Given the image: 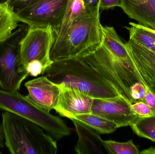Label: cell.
<instances>
[{"mask_svg":"<svg viewBox=\"0 0 155 154\" xmlns=\"http://www.w3.org/2000/svg\"><path fill=\"white\" fill-rule=\"evenodd\" d=\"M130 95L135 102L143 101L146 94V88L139 81L134 83L130 88Z\"/></svg>","mask_w":155,"mask_h":154,"instance_id":"603a6c76","label":"cell"},{"mask_svg":"<svg viewBox=\"0 0 155 154\" xmlns=\"http://www.w3.org/2000/svg\"><path fill=\"white\" fill-rule=\"evenodd\" d=\"M100 14L85 12L74 20L64 36L54 42L51 52L53 61L79 57L102 42Z\"/></svg>","mask_w":155,"mask_h":154,"instance_id":"3957f363","label":"cell"},{"mask_svg":"<svg viewBox=\"0 0 155 154\" xmlns=\"http://www.w3.org/2000/svg\"><path fill=\"white\" fill-rule=\"evenodd\" d=\"M71 119L77 120L101 134H111L119 128L115 123L92 113L78 115Z\"/></svg>","mask_w":155,"mask_h":154,"instance_id":"2e32d148","label":"cell"},{"mask_svg":"<svg viewBox=\"0 0 155 154\" xmlns=\"http://www.w3.org/2000/svg\"><path fill=\"white\" fill-rule=\"evenodd\" d=\"M75 127L78 140L74 147L78 154H103V141L99 133L94 129L78 122L71 119Z\"/></svg>","mask_w":155,"mask_h":154,"instance_id":"5bb4252c","label":"cell"},{"mask_svg":"<svg viewBox=\"0 0 155 154\" xmlns=\"http://www.w3.org/2000/svg\"><path fill=\"white\" fill-rule=\"evenodd\" d=\"M86 12L83 0H68L66 12L61 27L55 36L54 42L60 40L67 32L72 22L78 16Z\"/></svg>","mask_w":155,"mask_h":154,"instance_id":"ac0fdd59","label":"cell"},{"mask_svg":"<svg viewBox=\"0 0 155 154\" xmlns=\"http://www.w3.org/2000/svg\"><path fill=\"white\" fill-rule=\"evenodd\" d=\"M126 44L143 84L155 94V52L131 39Z\"/></svg>","mask_w":155,"mask_h":154,"instance_id":"7c38bea8","label":"cell"},{"mask_svg":"<svg viewBox=\"0 0 155 154\" xmlns=\"http://www.w3.org/2000/svg\"><path fill=\"white\" fill-rule=\"evenodd\" d=\"M5 139L2 124H0V148H4Z\"/></svg>","mask_w":155,"mask_h":154,"instance_id":"83f0119b","label":"cell"},{"mask_svg":"<svg viewBox=\"0 0 155 154\" xmlns=\"http://www.w3.org/2000/svg\"><path fill=\"white\" fill-rule=\"evenodd\" d=\"M68 0H39L15 13L20 22L30 27H51L58 32L66 12Z\"/></svg>","mask_w":155,"mask_h":154,"instance_id":"ba28073f","label":"cell"},{"mask_svg":"<svg viewBox=\"0 0 155 154\" xmlns=\"http://www.w3.org/2000/svg\"><path fill=\"white\" fill-rule=\"evenodd\" d=\"M38 1L39 0H6L5 2L9 7L15 13Z\"/></svg>","mask_w":155,"mask_h":154,"instance_id":"cb8c5ba5","label":"cell"},{"mask_svg":"<svg viewBox=\"0 0 155 154\" xmlns=\"http://www.w3.org/2000/svg\"><path fill=\"white\" fill-rule=\"evenodd\" d=\"M23 37L20 29L0 42V87L5 91H18L29 76L20 59V43Z\"/></svg>","mask_w":155,"mask_h":154,"instance_id":"52a82bcc","label":"cell"},{"mask_svg":"<svg viewBox=\"0 0 155 154\" xmlns=\"http://www.w3.org/2000/svg\"><path fill=\"white\" fill-rule=\"evenodd\" d=\"M91 113L115 123L119 128L130 126L138 117L132 109L131 103L121 95L94 99Z\"/></svg>","mask_w":155,"mask_h":154,"instance_id":"9c48e42d","label":"cell"},{"mask_svg":"<svg viewBox=\"0 0 155 154\" xmlns=\"http://www.w3.org/2000/svg\"><path fill=\"white\" fill-rule=\"evenodd\" d=\"M0 109L35 123L56 141L71 134V129L62 119L38 107L18 91L0 89Z\"/></svg>","mask_w":155,"mask_h":154,"instance_id":"277c9868","label":"cell"},{"mask_svg":"<svg viewBox=\"0 0 155 154\" xmlns=\"http://www.w3.org/2000/svg\"><path fill=\"white\" fill-rule=\"evenodd\" d=\"M44 75L56 84L78 90L94 99L120 96L114 86L79 57L54 61Z\"/></svg>","mask_w":155,"mask_h":154,"instance_id":"6da1fadb","label":"cell"},{"mask_svg":"<svg viewBox=\"0 0 155 154\" xmlns=\"http://www.w3.org/2000/svg\"><path fill=\"white\" fill-rule=\"evenodd\" d=\"M131 108L139 117L150 116L155 114V108L150 107L143 101L131 104Z\"/></svg>","mask_w":155,"mask_h":154,"instance_id":"7402d4cb","label":"cell"},{"mask_svg":"<svg viewBox=\"0 0 155 154\" xmlns=\"http://www.w3.org/2000/svg\"><path fill=\"white\" fill-rule=\"evenodd\" d=\"M130 27H126L129 33V39L155 52V33L140 24L131 22Z\"/></svg>","mask_w":155,"mask_h":154,"instance_id":"e0dca14e","label":"cell"},{"mask_svg":"<svg viewBox=\"0 0 155 154\" xmlns=\"http://www.w3.org/2000/svg\"><path fill=\"white\" fill-rule=\"evenodd\" d=\"M122 0H100V8L102 10H108L114 7H120Z\"/></svg>","mask_w":155,"mask_h":154,"instance_id":"484cf974","label":"cell"},{"mask_svg":"<svg viewBox=\"0 0 155 154\" xmlns=\"http://www.w3.org/2000/svg\"><path fill=\"white\" fill-rule=\"evenodd\" d=\"M2 116L5 145L11 154L57 153V141L41 127L11 112Z\"/></svg>","mask_w":155,"mask_h":154,"instance_id":"7a4b0ae2","label":"cell"},{"mask_svg":"<svg viewBox=\"0 0 155 154\" xmlns=\"http://www.w3.org/2000/svg\"><path fill=\"white\" fill-rule=\"evenodd\" d=\"M103 146L108 154H138L139 150L133 141L119 143L112 140L103 141Z\"/></svg>","mask_w":155,"mask_h":154,"instance_id":"44dd1931","label":"cell"},{"mask_svg":"<svg viewBox=\"0 0 155 154\" xmlns=\"http://www.w3.org/2000/svg\"><path fill=\"white\" fill-rule=\"evenodd\" d=\"M147 29H148V30H150V31H151L155 33V30H153V29H151V28H149V27H147Z\"/></svg>","mask_w":155,"mask_h":154,"instance_id":"f546056e","label":"cell"},{"mask_svg":"<svg viewBox=\"0 0 155 154\" xmlns=\"http://www.w3.org/2000/svg\"><path fill=\"white\" fill-rule=\"evenodd\" d=\"M87 13L94 14H100V0H83Z\"/></svg>","mask_w":155,"mask_h":154,"instance_id":"d4e9b609","label":"cell"},{"mask_svg":"<svg viewBox=\"0 0 155 154\" xmlns=\"http://www.w3.org/2000/svg\"><path fill=\"white\" fill-rule=\"evenodd\" d=\"M146 94L143 101L152 108H155V94L147 87Z\"/></svg>","mask_w":155,"mask_h":154,"instance_id":"4316f807","label":"cell"},{"mask_svg":"<svg viewBox=\"0 0 155 154\" xmlns=\"http://www.w3.org/2000/svg\"><path fill=\"white\" fill-rule=\"evenodd\" d=\"M102 44L112 55L127 68L136 78L137 81L143 83L128 52L126 43L123 42L114 28L102 25Z\"/></svg>","mask_w":155,"mask_h":154,"instance_id":"4fadbf2b","label":"cell"},{"mask_svg":"<svg viewBox=\"0 0 155 154\" xmlns=\"http://www.w3.org/2000/svg\"><path fill=\"white\" fill-rule=\"evenodd\" d=\"M79 58L94 68L131 104L136 103L129 90L137 79L102 42Z\"/></svg>","mask_w":155,"mask_h":154,"instance_id":"8992f818","label":"cell"},{"mask_svg":"<svg viewBox=\"0 0 155 154\" xmlns=\"http://www.w3.org/2000/svg\"><path fill=\"white\" fill-rule=\"evenodd\" d=\"M55 40V33L51 27H29L20 43L21 63L29 76L44 75L53 63L51 52Z\"/></svg>","mask_w":155,"mask_h":154,"instance_id":"5b68a950","label":"cell"},{"mask_svg":"<svg viewBox=\"0 0 155 154\" xmlns=\"http://www.w3.org/2000/svg\"><path fill=\"white\" fill-rule=\"evenodd\" d=\"M25 86L28 92L25 96L35 105L49 113L56 107L61 88L45 75L27 81Z\"/></svg>","mask_w":155,"mask_h":154,"instance_id":"30bf717a","label":"cell"},{"mask_svg":"<svg viewBox=\"0 0 155 154\" xmlns=\"http://www.w3.org/2000/svg\"><path fill=\"white\" fill-rule=\"evenodd\" d=\"M59 85L61 94L54 109L60 115L71 119L75 116L91 113L94 98L76 89Z\"/></svg>","mask_w":155,"mask_h":154,"instance_id":"8fae6325","label":"cell"},{"mask_svg":"<svg viewBox=\"0 0 155 154\" xmlns=\"http://www.w3.org/2000/svg\"><path fill=\"white\" fill-rule=\"evenodd\" d=\"M0 153H1V152H0Z\"/></svg>","mask_w":155,"mask_h":154,"instance_id":"4dcf8cb0","label":"cell"},{"mask_svg":"<svg viewBox=\"0 0 155 154\" xmlns=\"http://www.w3.org/2000/svg\"><path fill=\"white\" fill-rule=\"evenodd\" d=\"M130 126L138 136L155 142V114L150 116L138 117Z\"/></svg>","mask_w":155,"mask_h":154,"instance_id":"ffe728a7","label":"cell"},{"mask_svg":"<svg viewBox=\"0 0 155 154\" xmlns=\"http://www.w3.org/2000/svg\"><path fill=\"white\" fill-rule=\"evenodd\" d=\"M140 153L142 154H155V147H150L143 150Z\"/></svg>","mask_w":155,"mask_h":154,"instance_id":"f1b7e54d","label":"cell"},{"mask_svg":"<svg viewBox=\"0 0 155 154\" xmlns=\"http://www.w3.org/2000/svg\"><path fill=\"white\" fill-rule=\"evenodd\" d=\"M120 7L129 18L155 30V0H147L139 5L122 3Z\"/></svg>","mask_w":155,"mask_h":154,"instance_id":"9a60e30c","label":"cell"},{"mask_svg":"<svg viewBox=\"0 0 155 154\" xmlns=\"http://www.w3.org/2000/svg\"><path fill=\"white\" fill-rule=\"evenodd\" d=\"M19 22L15 13L6 2L0 3V42L7 39L13 33Z\"/></svg>","mask_w":155,"mask_h":154,"instance_id":"d6986e66","label":"cell"}]
</instances>
